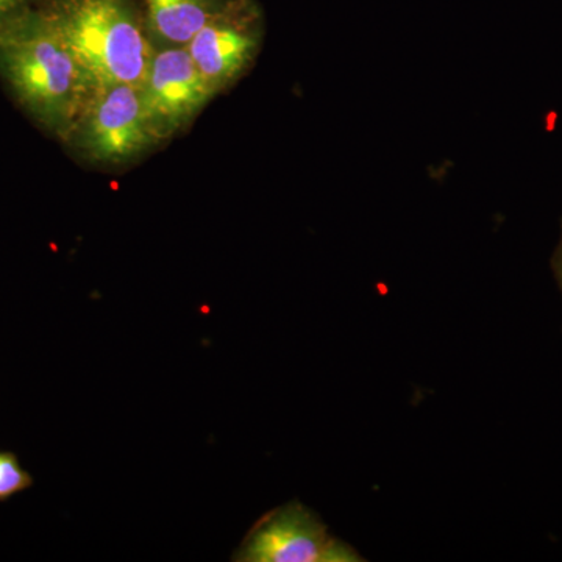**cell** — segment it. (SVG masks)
I'll return each instance as SVG.
<instances>
[{
  "mask_svg": "<svg viewBox=\"0 0 562 562\" xmlns=\"http://www.w3.org/2000/svg\"><path fill=\"white\" fill-rule=\"evenodd\" d=\"M139 90L158 143L187 128L214 98L187 47H157Z\"/></svg>",
  "mask_w": 562,
  "mask_h": 562,
  "instance_id": "6",
  "label": "cell"
},
{
  "mask_svg": "<svg viewBox=\"0 0 562 562\" xmlns=\"http://www.w3.org/2000/svg\"><path fill=\"white\" fill-rule=\"evenodd\" d=\"M32 486V475L22 468L16 454L0 452V502L9 501Z\"/></svg>",
  "mask_w": 562,
  "mask_h": 562,
  "instance_id": "8",
  "label": "cell"
},
{
  "mask_svg": "<svg viewBox=\"0 0 562 562\" xmlns=\"http://www.w3.org/2000/svg\"><path fill=\"white\" fill-rule=\"evenodd\" d=\"M265 16L255 0H225L187 44L214 95L236 83L260 54Z\"/></svg>",
  "mask_w": 562,
  "mask_h": 562,
  "instance_id": "5",
  "label": "cell"
},
{
  "mask_svg": "<svg viewBox=\"0 0 562 562\" xmlns=\"http://www.w3.org/2000/svg\"><path fill=\"white\" fill-rule=\"evenodd\" d=\"M553 269H554V276H557L558 283H560L561 291H562V238H561L560 246H558L557 251H554Z\"/></svg>",
  "mask_w": 562,
  "mask_h": 562,
  "instance_id": "10",
  "label": "cell"
},
{
  "mask_svg": "<svg viewBox=\"0 0 562 562\" xmlns=\"http://www.w3.org/2000/svg\"><path fill=\"white\" fill-rule=\"evenodd\" d=\"M0 79L33 124L58 140L98 88L38 7L0 35Z\"/></svg>",
  "mask_w": 562,
  "mask_h": 562,
  "instance_id": "1",
  "label": "cell"
},
{
  "mask_svg": "<svg viewBox=\"0 0 562 562\" xmlns=\"http://www.w3.org/2000/svg\"><path fill=\"white\" fill-rule=\"evenodd\" d=\"M238 562H360L361 554L333 536L313 509L292 501L255 522L232 558Z\"/></svg>",
  "mask_w": 562,
  "mask_h": 562,
  "instance_id": "4",
  "label": "cell"
},
{
  "mask_svg": "<svg viewBox=\"0 0 562 562\" xmlns=\"http://www.w3.org/2000/svg\"><path fill=\"white\" fill-rule=\"evenodd\" d=\"M63 143L87 160L120 166L135 160L158 140L147 124L139 87L114 83L95 88Z\"/></svg>",
  "mask_w": 562,
  "mask_h": 562,
  "instance_id": "3",
  "label": "cell"
},
{
  "mask_svg": "<svg viewBox=\"0 0 562 562\" xmlns=\"http://www.w3.org/2000/svg\"><path fill=\"white\" fill-rule=\"evenodd\" d=\"M38 3L40 0H0V35L35 10Z\"/></svg>",
  "mask_w": 562,
  "mask_h": 562,
  "instance_id": "9",
  "label": "cell"
},
{
  "mask_svg": "<svg viewBox=\"0 0 562 562\" xmlns=\"http://www.w3.org/2000/svg\"><path fill=\"white\" fill-rule=\"evenodd\" d=\"M225 0H139L147 32L157 47H184Z\"/></svg>",
  "mask_w": 562,
  "mask_h": 562,
  "instance_id": "7",
  "label": "cell"
},
{
  "mask_svg": "<svg viewBox=\"0 0 562 562\" xmlns=\"http://www.w3.org/2000/svg\"><path fill=\"white\" fill-rule=\"evenodd\" d=\"M38 9L98 87L143 85L157 46L139 0H40Z\"/></svg>",
  "mask_w": 562,
  "mask_h": 562,
  "instance_id": "2",
  "label": "cell"
}]
</instances>
